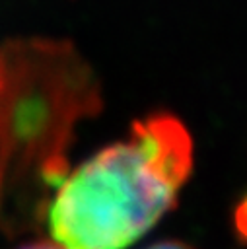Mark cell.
<instances>
[{
	"mask_svg": "<svg viewBox=\"0 0 247 249\" xmlns=\"http://www.w3.org/2000/svg\"><path fill=\"white\" fill-rule=\"evenodd\" d=\"M97 107L89 68L70 45H0V231L16 235L45 212L66 175L72 130Z\"/></svg>",
	"mask_w": 247,
	"mask_h": 249,
	"instance_id": "6da1fadb",
	"label": "cell"
},
{
	"mask_svg": "<svg viewBox=\"0 0 247 249\" xmlns=\"http://www.w3.org/2000/svg\"><path fill=\"white\" fill-rule=\"evenodd\" d=\"M193 167V140L171 115L136 121L66 173L47 202L51 239L66 249H126L169 210Z\"/></svg>",
	"mask_w": 247,
	"mask_h": 249,
	"instance_id": "7a4b0ae2",
	"label": "cell"
},
{
	"mask_svg": "<svg viewBox=\"0 0 247 249\" xmlns=\"http://www.w3.org/2000/svg\"><path fill=\"white\" fill-rule=\"evenodd\" d=\"M19 249H66V247L51 239V241H33V243H27V245L19 247Z\"/></svg>",
	"mask_w": 247,
	"mask_h": 249,
	"instance_id": "3957f363",
	"label": "cell"
},
{
	"mask_svg": "<svg viewBox=\"0 0 247 249\" xmlns=\"http://www.w3.org/2000/svg\"><path fill=\"white\" fill-rule=\"evenodd\" d=\"M146 249H193V247L187 243H181V241H159V243L146 247Z\"/></svg>",
	"mask_w": 247,
	"mask_h": 249,
	"instance_id": "277c9868",
	"label": "cell"
},
{
	"mask_svg": "<svg viewBox=\"0 0 247 249\" xmlns=\"http://www.w3.org/2000/svg\"><path fill=\"white\" fill-rule=\"evenodd\" d=\"M243 214H245V216H243V218H239V220H241V224H243V226H241V228H243V231L247 233V202H245V206H243Z\"/></svg>",
	"mask_w": 247,
	"mask_h": 249,
	"instance_id": "5b68a950",
	"label": "cell"
}]
</instances>
